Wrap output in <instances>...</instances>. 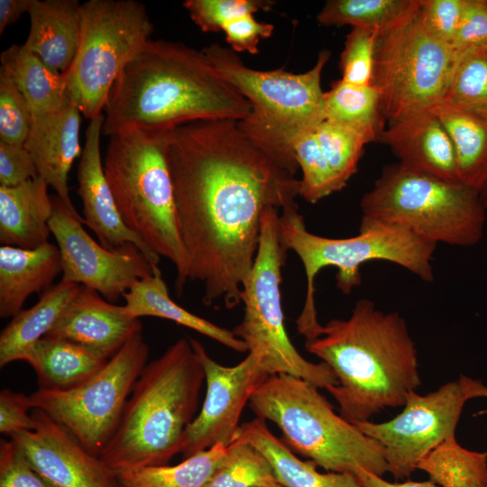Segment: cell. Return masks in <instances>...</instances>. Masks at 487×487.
Here are the masks:
<instances>
[{
	"label": "cell",
	"instance_id": "7dc6e473",
	"mask_svg": "<svg viewBox=\"0 0 487 487\" xmlns=\"http://www.w3.org/2000/svg\"><path fill=\"white\" fill-rule=\"evenodd\" d=\"M38 176L34 161L24 146L0 142V186H18Z\"/></svg>",
	"mask_w": 487,
	"mask_h": 487
},
{
	"label": "cell",
	"instance_id": "9a60e30c",
	"mask_svg": "<svg viewBox=\"0 0 487 487\" xmlns=\"http://www.w3.org/2000/svg\"><path fill=\"white\" fill-rule=\"evenodd\" d=\"M52 205L50 228L60 254L61 280L93 289L114 303L136 281L153 273L154 266L134 244L106 249L85 230L83 217L58 196L52 198Z\"/></svg>",
	"mask_w": 487,
	"mask_h": 487
},
{
	"label": "cell",
	"instance_id": "c3c4849f",
	"mask_svg": "<svg viewBox=\"0 0 487 487\" xmlns=\"http://www.w3.org/2000/svg\"><path fill=\"white\" fill-rule=\"evenodd\" d=\"M363 487H439L432 482H389L383 477L376 475L366 470H359L355 475Z\"/></svg>",
	"mask_w": 487,
	"mask_h": 487
},
{
	"label": "cell",
	"instance_id": "277c9868",
	"mask_svg": "<svg viewBox=\"0 0 487 487\" xmlns=\"http://www.w3.org/2000/svg\"><path fill=\"white\" fill-rule=\"evenodd\" d=\"M204 381L202 363L187 337L179 338L147 363L100 455L117 478L144 467L166 465L181 452Z\"/></svg>",
	"mask_w": 487,
	"mask_h": 487
},
{
	"label": "cell",
	"instance_id": "d590c367",
	"mask_svg": "<svg viewBox=\"0 0 487 487\" xmlns=\"http://www.w3.org/2000/svg\"><path fill=\"white\" fill-rule=\"evenodd\" d=\"M276 481L271 465L261 452L236 438L204 487H258Z\"/></svg>",
	"mask_w": 487,
	"mask_h": 487
},
{
	"label": "cell",
	"instance_id": "681fc988",
	"mask_svg": "<svg viewBox=\"0 0 487 487\" xmlns=\"http://www.w3.org/2000/svg\"><path fill=\"white\" fill-rule=\"evenodd\" d=\"M32 0H0V34L29 12Z\"/></svg>",
	"mask_w": 487,
	"mask_h": 487
},
{
	"label": "cell",
	"instance_id": "5b68a950",
	"mask_svg": "<svg viewBox=\"0 0 487 487\" xmlns=\"http://www.w3.org/2000/svg\"><path fill=\"white\" fill-rule=\"evenodd\" d=\"M278 232L283 247L293 251L304 267L307 291L297 327L306 341L317 338L321 327L315 302V280L323 268L337 269L336 287L344 294L362 284V265L374 260L398 264L424 281L434 280L432 261L436 244L400 225L362 216L357 235L327 238L306 228L296 205L279 214Z\"/></svg>",
	"mask_w": 487,
	"mask_h": 487
},
{
	"label": "cell",
	"instance_id": "603a6c76",
	"mask_svg": "<svg viewBox=\"0 0 487 487\" xmlns=\"http://www.w3.org/2000/svg\"><path fill=\"white\" fill-rule=\"evenodd\" d=\"M61 272L57 245L47 243L35 249L0 247V317H14L33 293H44Z\"/></svg>",
	"mask_w": 487,
	"mask_h": 487
},
{
	"label": "cell",
	"instance_id": "4316f807",
	"mask_svg": "<svg viewBox=\"0 0 487 487\" xmlns=\"http://www.w3.org/2000/svg\"><path fill=\"white\" fill-rule=\"evenodd\" d=\"M236 438L250 443L268 460L276 480L285 487H363L350 473H320L312 461H303L256 418L241 425Z\"/></svg>",
	"mask_w": 487,
	"mask_h": 487
},
{
	"label": "cell",
	"instance_id": "e0dca14e",
	"mask_svg": "<svg viewBox=\"0 0 487 487\" xmlns=\"http://www.w3.org/2000/svg\"><path fill=\"white\" fill-rule=\"evenodd\" d=\"M33 430L11 436L32 466L54 487H121L100 456L38 409Z\"/></svg>",
	"mask_w": 487,
	"mask_h": 487
},
{
	"label": "cell",
	"instance_id": "bcb514c9",
	"mask_svg": "<svg viewBox=\"0 0 487 487\" xmlns=\"http://www.w3.org/2000/svg\"><path fill=\"white\" fill-rule=\"evenodd\" d=\"M33 409L30 395L3 389L0 392V432L13 436L33 430L35 420L29 413Z\"/></svg>",
	"mask_w": 487,
	"mask_h": 487
},
{
	"label": "cell",
	"instance_id": "44dd1931",
	"mask_svg": "<svg viewBox=\"0 0 487 487\" xmlns=\"http://www.w3.org/2000/svg\"><path fill=\"white\" fill-rule=\"evenodd\" d=\"M81 112L69 100L60 110L32 118L24 147L31 154L38 175L60 200L78 213L69 197V174L75 160L81 155L79 129Z\"/></svg>",
	"mask_w": 487,
	"mask_h": 487
},
{
	"label": "cell",
	"instance_id": "7402d4cb",
	"mask_svg": "<svg viewBox=\"0 0 487 487\" xmlns=\"http://www.w3.org/2000/svg\"><path fill=\"white\" fill-rule=\"evenodd\" d=\"M81 5L78 0H32L23 46L56 72L66 73L78 50Z\"/></svg>",
	"mask_w": 487,
	"mask_h": 487
},
{
	"label": "cell",
	"instance_id": "836d02e7",
	"mask_svg": "<svg viewBox=\"0 0 487 487\" xmlns=\"http://www.w3.org/2000/svg\"><path fill=\"white\" fill-rule=\"evenodd\" d=\"M228 446L216 444L176 465L144 467L118 477L121 487H204L226 454Z\"/></svg>",
	"mask_w": 487,
	"mask_h": 487
},
{
	"label": "cell",
	"instance_id": "b9f144b4",
	"mask_svg": "<svg viewBox=\"0 0 487 487\" xmlns=\"http://www.w3.org/2000/svg\"><path fill=\"white\" fill-rule=\"evenodd\" d=\"M464 5L465 0H419L418 14L432 36L452 47Z\"/></svg>",
	"mask_w": 487,
	"mask_h": 487
},
{
	"label": "cell",
	"instance_id": "f546056e",
	"mask_svg": "<svg viewBox=\"0 0 487 487\" xmlns=\"http://www.w3.org/2000/svg\"><path fill=\"white\" fill-rule=\"evenodd\" d=\"M431 109L451 139L460 182L481 190L487 183V122L446 101Z\"/></svg>",
	"mask_w": 487,
	"mask_h": 487
},
{
	"label": "cell",
	"instance_id": "ba28073f",
	"mask_svg": "<svg viewBox=\"0 0 487 487\" xmlns=\"http://www.w3.org/2000/svg\"><path fill=\"white\" fill-rule=\"evenodd\" d=\"M218 72L244 96L252 112L238 121L243 132L274 158L297 172L292 145L325 120L321 75L331 53L319 52L309 70L294 74L282 69L247 67L231 48L213 43L201 50Z\"/></svg>",
	"mask_w": 487,
	"mask_h": 487
},
{
	"label": "cell",
	"instance_id": "52a82bcc",
	"mask_svg": "<svg viewBox=\"0 0 487 487\" xmlns=\"http://www.w3.org/2000/svg\"><path fill=\"white\" fill-rule=\"evenodd\" d=\"M248 404L257 418L276 424L296 452L326 472L388 473L382 446L337 415L318 388L301 378L271 375Z\"/></svg>",
	"mask_w": 487,
	"mask_h": 487
},
{
	"label": "cell",
	"instance_id": "f5cc1de1",
	"mask_svg": "<svg viewBox=\"0 0 487 487\" xmlns=\"http://www.w3.org/2000/svg\"><path fill=\"white\" fill-rule=\"evenodd\" d=\"M258 487H285V486H283L278 481H276V482H273L265 485L258 486Z\"/></svg>",
	"mask_w": 487,
	"mask_h": 487
},
{
	"label": "cell",
	"instance_id": "4dcf8cb0",
	"mask_svg": "<svg viewBox=\"0 0 487 487\" xmlns=\"http://www.w3.org/2000/svg\"><path fill=\"white\" fill-rule=\"evenodd\" d=\"M385 115L376 87L371 84L356 86L341 78L325 92V120L348 125L380 141Z\"/></svg>",
	"mask_w": 487,
	"mask_h": 487
},
{
	"label": "cell",
	"instance_id": "8d00e7d4",
	"mask_svg": "<svg viewBox=\"0 0 487 487\" xmlns=\"http://www.w3.org/2000/svg\"><path fill=\"white\" fill-rule=\"evenodd\" d=\"M292 151L302 171L299 196L305 201L315 204L346 186L327 162L315 131L300 135L294 142Z\"/></svg>",
	"mask_w": 487,
	"mask_h": 487
},
{
	"label": "cell",
	"instance_id": "1f68e13d",
	"mask_svg": "<svg viewBox=\"0 0 487 487\" xmlns=\"http://www.w3.org/2000/svg\"><path fill=\"white\" fill-rule=\"evenodd\" d=\"M439 487H486L487 452L463 447L452 436L417 464Z\"/></svg>",
	"mask_w": 487,
	"mask_h": 487
},
{
	"label": "cell",
	"instance_id": "d6986e66",
	"mask_svg": "<svg viewBox=\"0 0 487 487\" xmlns=\"http://www.w3.org/2000/svg\"><path fill=\"white\" fill-rule=\"evenodd\" d=\"M139 332L140 319L129 317L123 305L80 286L46 335L69 340L110 359Z\"/></svg>",
	"mask_w": 487,
	"mask_h": 487
},
{
	"label": "cell",
	"instance_id": "9c48e42d",
	"mask_svg": "<svg viewBox=\"0 0 487 487\" xmlns=\"http://www.w3.org/2000/svg\"><path fill=\"white\" fill-rule=\"evenodd\" d=\"M360 207L363 217L400 225L436 244L476 245L486 224L480 190L400 163L382 170Z\"/></svg>",
	"mask_w": 487,
	"mask_h": 487
},
{
	"label": "cell",
	"instance_id": "74e56055",
	"mask_svg": "<svg viewBox=\"0 0 487 487\" xmlns=\"http://www.w3.org/2000/svg\"><path fill=\"white\" fill-rule=\"evenodd\" d=\"M315 134L327 162L346 185L357 171L364 146L372 139L360 130L329 120L321 122Z\"/></svg>",
	"mask_w": 487,
	"mask_h": 487
},
{
	"label": "cell",
	"instance_id": "ee69618b",
	"mask_svg": "<svg viewBox=\"0 0 487 487\" xmlns=\"http://www.w3.org/2000/svg\"><path fill=\"white\" fill-rule=\"evenodd\" d=\"M452 48L455 54L487 49V0H465Z\"/></svg>",
	"mask_w": 487,
	"mask_h": 487
},
{
	"label": "cell",
	"instance_id": "d6a6232c",
	"mask_svg": "<svg viewBox=\"0 0 487 487\" xmlns=\"http://www.w3.org/2000/svg\"><path fill=\"white\" fill-rule=\"evenodd\" d=\"M418 4L419 0H329L317 21L324 26L350 25L382 32L410 15Z\"/></svg>",
	"mask_w": 487,
	"mask_h": 487
},
{
	"label": "cell",
	"instance_id": "7a4b0ae2",
	"mask_svg": "<svg viewBox=\"0 0 487 487\" xmlns=\"http://www.w3.org/2000/svg\"><path fill=\"white\" fill-rule=\"evenodd\" d=\"M251 112L249 101L201 51L151 40L113 87L103 134L128 129L168 132L203 120L242 121Z\"/></svg>",
	"mask_w": 487,
	"mask_h": 487
},
{
	"label": "cell",
	"instance_id": "60d3db41",
	"mask_svg": "<svg viewBox=\"0 0 487 487\" xmlns=\"http://www.w3.org/2000/svg\"><path fill=\"white\" fill-rule=\"evenodd\" d=\"M32 123L29 106L3 69H0V142L23 146Z\"/></svg>",
	"mask_w": 487,
	"mask_h": 487
},
{
	"label": "cell",
	"instance_id": "83f0119b",
	"mask_svg": "<svg viewBox=\"0 0 487 487\" xmlns=\"http://www.w3.org/2000/svg\"><path fill=\"white\" fill-rule=\"evenodd\" d=\"M80 286L60 280L41 294L32 307L12 317L0 334L1 367L24 360L31 348L49 333Z\"/></svg>",
	"mask_w": 487,
	"mask_h": 487
},
{
	"label": "cell",
	"instance_id": "e575fe53",
	"mask_svg": "<svg viewBox=\"0 0 487 487\" xmlns=\"http://www.w3.org/2000/svg\"><path fill=\"white\" fill-rule=\"evenodd\" d=\"M455 55L444 101L487 122V49Z\"/></svg>",
	"mask_w": 487,
	"mask_h": 487
},
{
	"label": "cell",
	"instance_id": "3957f363",
	"mask_svg": "<svg viewBox=\"0 0 487 487\" xmlns=\"http://www.w3.org/2000/svg\"><path fill=\"white\" fill-rule=\"evenodd\" d=\"M306 349L326 363L337 384L326 389L351 423L371 420L387 408L403 407L421 385L418 351L405 319L359 299L346 319L321 325Z\"/></svg>",
	"mask_w": 487,
	"mask_h": 487
},
{
	"label": "cell",
	"instance_id": "7c38bea8",
	"mask_svg": "<svg viewBox=\"0 0 487 487\" xmlns=\"http://www.w3.org/2000/svg\"><path fill=\"white\" fill-rule=\"evenodd\" d=\"M455 58L450 45L426 30L418 8L396 25L381 32L372 84L380 94L389 123L443 102Z\"/></svg>",
	"mask_w": 487,
	"mask_h": 487
},
{
	"label": "cell",
	"instance_id": "db71d44e",
	"mask_svg": "<svg viewBox=\"0 0 487 487\" xmlns=\"http://www.w3.org/2000/svg\"><path fill=\"white\" fill-rule=\"evenodd\" d=\"M487 487V486H486Z\"/></svg>",
	"mask_w": 487,
	"mask_h": 487
},
{
	"label": "cell",
	"instance_id": "8992f818",
	"mask_svg": "<svg viewBox=\"0 0 487 487\" xmlns=\"http://www.w3.org/2000/svg\"><path fill=\"white\" fill-rule=\"evenodd\" d=\"M169 132L128 129L109 136L104 170L120 215L155 253L175 267V289L188 280L168 165Z\"/></svg>",
	"mask_w": 487,
	"mask_h": 487
},
{
	"label": "cell",
	"instance_id": "d4e9b609",
	"mask_svg": "<svg viewBox=\"0 0 487 487\" xmlns=\"http://www.w3.org/2000/svg\"><path fill=\"white\" fill-rule=\"evenodd\" d=\"M124 312L131 317H155L188 327L238 352L248 351L245 343L232 330L219 326L178 305L169 290L158 265L153 273L136 281L123 297Z\"/></svg>",
	"mask_w": 487,
	"mask_h": 487
},
{
	"label": "cell",
	"instance_id": "f6af8a7d",
	"mask_svg": "<svg viewBox=\"0 0 487 487\" xmlns=\"http://www.w3.org/2000/svg\"><path fill=\"white\" fill-rule=\"evenodd\" d=\"M273 30L271 23L258 22L252 14L232 19L222 28L231 50L234 52L248 51L251 54L259 53L260 39L269 38Z\"/></svg>",
	"mask_w": 487,
	"mask_h": 487
},
{
	"label": "cell",
	"instance_id": "f35d334b",
	"mask_svg": "<svg viewBox=\"0 0 487 487\" xmlns=\"http://www.w3.org/2000/svg\"><path fill=\"white\" fill-rule=\"evenodd\" d=\"M380 31L352 28L340 56L341 79L356 86L372 82L375 51Z\"/></svg>",
	"mask_w": 487,
	"mask_h": 487
},
{
	"label": "cell",
	"instance_id": "4fadbf2b",
	"mask_svg": "<svg viewBox=\"0 0 487 487\" xmlns=\"http://www.w3.org/2000/svg\"><path fill=\"white\" fill-rule=\"evenodd\" d=\"M149 354V345L139 332L79 386L63 391L38 389L30 395L32 407L65 427L88 452L100 456L119 425Z\"/></svg>",
	"mask_w": 487,
	"mask_h": 487
},
{
	"label": "cell",
	"instance_id": "f907efd6",
	"mask_svg": "<svg viewBox=\"0 0 487 487\" xmlns=\"http://www.w3.org/2000/svg\"><path fill=\"white\" fill-rule=\"evenodd\" d=\"M474 398H487V384H483L481 381H477L473 391Z\"/></svg>",
	"mask_w": 487,
	"mask_h": 487
},
{
	"label": "cell",
	"instance_id": "ac0fdd59",
	"mask_svg": "<svg viewBox=\"0 0 487 487\" xmlns=\"http://www.w3.org/2000/svg\"><path fill=\"white\" fill-rule=\"evenodd\" d=\"M104 121V114L90 120L78 165V194L83 207V222L106 249L133 244L152 266L158 265L161 257L128 228L117 208L101 156L100 137Z\"/></svg>",
	"mask_w": 487,
	"mask_h": 487
},
{
	"label": "cell",
	"instance_id": "2e32d148",
	"mask_svg": "<svg viewBox=\"0 0 487 487\" xmlns=\"http://www.w3.org/2000/svg\"><path fill=\"white\" fill-rule=\"evenodd\" d=\"M189 339L204 369L207 393L199 413L185 431L183 459L216 444L229 446L234 441L244 408L269 377L254 353H248L236 365L225 366L212 359L199 341Z\"/></svg>",
	"mask_w": 487,
	"mask_h": 487
},
{
	"label": "cell",
	"instance_id": "8fae6325",
	"mask_svg": "<svg viewBox=\"0 0 487 487\" xmlns=\"http://www.w3.org/2000/svg\"><path fill=\"white\" fill-rule=\"evenodd\" d=\"M78 50L64 73L70 100L91 120L104 114L124 69L151 41L153 24L135 0H89L81 5Z\"/></svg>",
	"mask_w": 487,
	"mask_h": 487
},
{
	"label": "cell",
	"instance_id": "5bb4252c",
	"mask_svg": "<svg viewBox=\"0 0 487 487\" xmlns=\"http://www.w3.org/2000/svg\"><path fill=\"white\" fill-rule=\"evenodd\" d=\"M475 382L461 374L427 394L412 391L402 411L388 421L353 424L382 446L388 473L401 481L413 473L427 453L455 436L465 402L473 399Z\"/></svg>",
	"mask_w": 487,
	"mask_h": 487
},
{
	"label": "cell",
	"instance_id": "484cf974",
	"mask_svg": "<svg viewBox=\"0 0 487 487\" xmlns=\"http://www.w3.org/2000/svg\"><path fill=\"white\" fill-rule=\"evenodd\" d=\"M108 360L69 340L45 335L23 361L34 370L40 390L63 391L84 383Z\"/></svg>",
	"mask_w": 487,
	"mask_h": 487
},
{
	"label": "cell",
	"instance_id": "f1b7e54d",
	"mask_svg": "<svg viewBox=\"0 0 487 487\" xmlns=\"http://www.w3.org/2000/svg\"><path fill=\"white\" fill-rule=\"evenodd\" d=\"M0 60L24 96L32 118L54 113L70 100L65 75L52 70L23 44L9 46Z\"/></svg>",
	"mask_w": 487,
	"mask_h": 487
},
{
	"label": "cell",
	"instance_id": "816d5d0a",
	"mask_svg": "<svg viewBox=\"0 0 487 487\" xmlns=\"http://www.w3.org/2000/svg\"><path fill=\"white\" fill-rule=\"evenodd\" d=\"M480 194L484 206L487 207V183L481 188Z\"/></svg>",
	"mask_w": 487,
	"mask_h": 487
},
{
	"label": "cell",
	"instance_id": "ffe728a7",
	"mask_svg": "<svg viewBox=\"0 0 487 487\" xmlns=\"http://www.w3.org/2000/svg\"><path fill=\"white\" fill-rule=\"evenodd\" d=\"M380 141L402 166L451 182H460L451 139L432 109H420L389 123Z\"/></svg>",
	"mask_w": 487,
	"mask_h": 487
},
{
	"label": "cell",
	"instance_id": "6da1fadb",
	"mask_svg": "<svg viewBox=\"0 0 487 487\" xmlns=\"http://www.w3.org/2000/svg\"><path fill=\"white\" fill-rule=\"evenodd\" d=\"M167 159L188 280L201 282L205 305L222 299L234 308L256 257L264 212L297 205V172L229 119L170 130Z\"/></svg>",
	"mask_w": 487,
	"mask_h": 487
},
{
	"label": "cell",
	"instance_id": "30bf717a",
	"mask_svg": "<svg viewBox=\"0 0 487 487\" xmlns=\"http://www.w3.org/2000/svg\"><path fill=\"white\" fill-rule=\"evenodd\" d=\"M279 209L269 207L262 218L258 251L241 293L244 317L232 331L243 340L249 353L261 357L269 375L289 374L318 389L337 384L332 369L325 363H312L295 348L287 334L281 305V270L287 250L278 232Z\"/></svg>",
	"mask_w": 487,
	"mask_h": 487
},
{
	"label": "cell",
	"instance_id": "7bdbcfd3",
	"mask_svg": "<svg viewBox=\"0 0 487 487\" xmlns=\"http://www.w3.org/2000/svg\"><path fill=\"white\" fill-rule=\"evenodd\" d=\"M0 487H54L29 463L11 439L0 440Z\"/></svg>",
	"mask_w": 487,
	"mask_h": 487
},
{
	"label": "cell",
	"instance_id": "ab89813d",
	"mask_svg": "<svg viewBox=\"0 0 487 487\" xmlns=\"http://www.w3.org/2000/svg\"><path fill=\"white\" fill-rule=\"evenodd\" d=\"M271 0H186L183 6L204 32H218L225 23L259 11H269Z\"/></svg>",
	"mask_w": 487,
	"mask_h": 487
},
{
	"label": "cell",
	"instance_id": "cb8c5ba5",
	"mask_svg": "<svg viewBox=\"0 0 487 487\" xmlns=\"http://www.w3.org/2000/svg\"><path fill=\"white\" fill-rule=\"evenodd\" d=\"M40 176L14 187L0 186V243L35 249L51 234L52 198Z\"/></svg>",
	"mask_w": 487,
	"mask_h": 487
}]
</instances>
